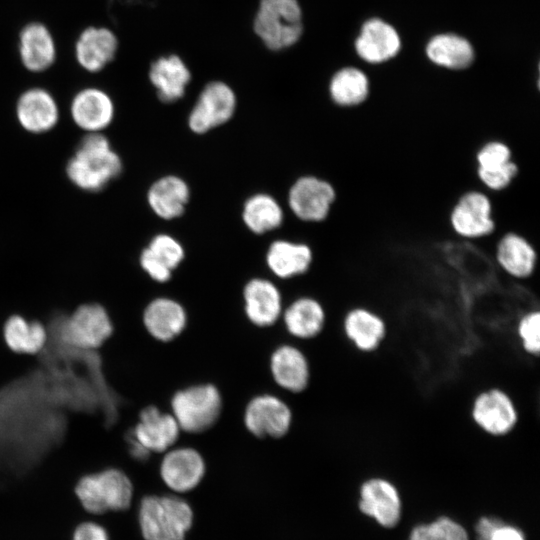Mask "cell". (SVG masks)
<instances>
[{"label":"cell","instance_id":"cell-1","mask_svg":"<svg viewBox=\"0 0 540 540\" xmlns=\"http://www.w3.org/2000/svg\"><path fill=\"white\" fill-rule=\"evenodd\" d=\"M122 159L103 133H86L68 159V180L85 192H100L121 175Z\"/></svg>","mask_w":540,"mask_h":540},{"label":"cell","instance_id":"cell-2","mask_svg":"<svg viewBox=\"0 0 540 540\" xmlns=\"http://www.w3.org/2000/svg\"><path fill=\"white\" fill-rule=\"evenodd\" d=\"M134 484L120 468L108 467L81 476L74 486L80 507L92 515L124 511L132 503Z\"/></svg>","mask_w":540,"mask_h":540},{"label":"cell","instance_id":"cell-3","mask_svg":"<svg viewBox=\"0 0 540 540\" xmlns=\"http://www.w3.org/2000/svg\"><path fill=\"white\" fill-rule=\"evenodd\" d=\"M52 324L61 340L78 349L97 350L114 327L105 307L96 302L78 305L69 315L53 311L43 322Z\"/></svg>","mask_w":540,"mask_h":540},{"label":"cell","instance_id":"cell-4","mask_svg":"<svg viewBox=\"0 0 540 540\" xmlns=\"http://www.w3.org/2000/svg\"><path fill=\"white\" fill-rule=\"evenodd\" d=\"M138 520L145 540H184L192 526L193 511L174 495H148L142 498Z\"/></svg>","mask_w":540,"mask_h":540},{"label":"cell","instance_id":"cell-5","mask_svg":"<svg viewBox=\"0 0 540 540\" xmlns=\"http://www.w3.org/2000/svg\"><path fill=\"white\" fill-rule=\"evenodd\" d=\"M170 405L181 431L200 434L218 422L223 409V398L214 384L200 383L176 391Z\"/></svg>","mask_w":540,"mask_h":540},{"label":"cell","instance_id":"cell-6","mask_svg":"<svg viewBox=\"0 0 540 540\" xmlns=\"http://www.w3.org/2000/svg\"><path fill=\"white\" fill-rule=\"evenodd\" d=\"M297 0H261L254 20L255 33L271 50L295 44L303 31Z\"/></svg>","mask_w":540,"mask_h":540},{"label":"cell","instance_id":"cell-7","mask_svg":"<svg viewBox=\"0 0 540 540\" xmlns=\"http://www.w3.org/2000/svg\"><path fill=\"white\" fill-rule=\"evenodd\" d=\"M336 200V191L326 179L317 175L299 177L288 193V205L303 222L320 224L329 216Z\"/></svg>","mask_w":540,"mask_h":540},{"label":"cell","instance_id":"cell-8","mask_svg":"<svg viewBox=\"0 0 540 540\" xmlns=\"http://www.w3.org/2000/svg\"><path fill=\"white\" fill-rule=\"evenodd\" d=\"M293 414L289 405L273 394H258L245 406L243 421L247 431L257 438L278 439L290 430Z\"/></svg>","mask_w":540,"mask_h":540},{"label":"cell","instance_id":"cell-9","mask_svg":"<svg viewBox=\"0 0 540 540\" xmlns=\"http://www.w3.org/2000/svg\"><path fill=\"white\" fill-rule=\"evenodd\" d=\"M471 417L486 434L502 437L515 428L518 411L509 394L499 388H490L480 392L473 400Z\"/></svg>","mask_w":540,"mask_h":540},{"label":"cell","instance_id":"cell-10","mask_svg":"<svg viewBox=\"0 0 540 540\" xmlns=\"http://www.w3.org/2000/svg\"><path fill=\"white\" fill-rule=\"evenodd\" d=\"M236 109V96L225 83L214 81L205 86L188 117V125L196 134L206 133L226 122Z\"/></svg>","mask_w":540,"mask_h":540},{"label":"cell","instance_id":"cell-11","mask_svg":"<svg viewBox=\"0 0 540 540\" xmlns=\"http://www.w3.org/2000/svg\"><path fill=\"white\" fill-rule=\"evenodd\" d=\"M450 224L455 234L463 239L489 236L495 229L489 195L477 190L464 193L451 210Z\"/></svg>","mask_w":540,"mask_h":540},{"label":"cell","instance_id":"cell-12","mask_svg":"<svg viewBox=\"0 0 540 540\" xmlns=\"http://www.w3.org/2000/svg\"><path fill=\"white\" fill-rule=\"evenodd\" d=\"M206 464L202 454L189 446L172 447L163 453L159 474L164 484L176 493L196 488L204 478Z\"/></svg>","mask_w":540,"mask_h":540},{"label":"cell","instance_id":"cell-13","mask_svg":"<svg viewBox=\"0 0 540 540\" xmlns=\"http://www.w3.org/2000/svg\"><path fill=\"white\" fill-rule=\"evenodd\" d=\"M132 431L137 442L151 454H163L174 447L182 432L172 413L154 404L139 410Z\"/></svg>","mask_w":540,"mask_h":540},{"label":"cell","instance_id":"cell-14","mask_svg":"<svg viewBox=\"0 0 540 540\" xmlns=\"http://www.w3.org/2000/svg\"><path fill=\"white\" fill-rule=\"evenodd\" d=\"M141 321L152 340L167 343L183 333L187 326L188 315L184 306L177 300L156 297L144 305Z\"/></svg>","mask_w":540,"mask_h":540},{"label":"cell","instance_id":"cell-15","mask_svg":"<svg viewBox=\"0 0 540 540\" xmlns=\"http://www.w3.org/2000/svg\"><path fill=\"white\" fill-rule=\"evenodd\" d=\"M70 115L74 124L86 133H102L114 119L115 106L104 90L87 87L73 96Z\"/></svg>","mask_w":540,"mask_h":540},{"label":"cell","instance_id":"cell-16","mask_svg":"<svg viewBox=\"0 0 540 540\" xmlns=\"http://www.w3.org/2000/svg\"><path fill=\"white\" fill-rule=\"evenodd\" d=\"M495 261L510 278L525 281L538 272L540 255L523 236L509 232L502 235L496 244Z\"/></svg>","mask_w":540,"mask_h":540},{"label":"cell","instance_id":"cell-17","mask_svg":"<svg viewBox=\"0 0 540 540\" xmlns=\"http://www.w3.org/2000/svg\"><path fill=\"white\" fill-rule=\"evenodd\" d=\"M15 115L25 131L43 134L57 125L60 114L54 96L44 88L33 87L18 97Z\"/></svg>","mask_w":540,"mask_h":540},{"label":"cell","instance_id":"cell-18","mask_svg":"<svg viewBox=\"0 0 540 540\" xmlns=\"http://www.w3.org/2000/svg\"><path fill=\"white\" fill-rule=\"evenodd\" d=\"M243 300L247 319L259 328L273 326L282 315L281 293L268 279L249 280L243 289Z\"/></svg>","mask_w":540,"mask_h":540},{"label":"cell","instance_id":"cell-19","mask_svg":"<svg viewBox=\"0 0 540 540\" xmlns=\"http://www.w3.org/2000/svg\"><path fill=\"white\" fill-rule=\"evenodd\" d=\"M359 508L386 528L394 527L400 519L401 501L396 487L383 478H371L360 488Z\"/></svg>","mask_w":540,"mask_h":540},{"label":"cell","instance_id":"cell-20","mask_svg":"<svg viewBox=\"0 0 540 540\" xmlns=\"http://www.w3.org/2000/svg\"><path fill=\"white\" fill-rule=\"evenodd\" d=\"M185 257L184 248L173 236L157 234L141 251V269L155 282L165 283Z\"/></svg>","mask_w":540,"mask_h":540},{"label":"cell","instance_id":"cell-21","mask_svg":"<svg viewBox=\"0 0 540 540\" xmlns=\"http://www.w3.org/2000/svg\"><path fill=\"white\" fill-rule=\"evenodd\" d=\"M269 367L274 382L283 390L300 393L309 385V361L305 354L293 345L278 346L270 356Z\"/></svg>","mask_w":540,"mask_h":540},{"label":"cell","instance_id":"cell-22","mask_svg":"<svg viewBox=\"0 0 540 540\" xmlns=\"http://www.w3.org/2000/svg\"><path fill=\"white\" fill-rule=\"evenodd\" d=\"M117 48L118 40L110 29L90 26L77 38L75 57L85 71L96 73L114 59Z\"/></svg>","mask_w":540,"mask_h":540},{"label":"cell","instance_id":"cell-23","mask_svg":"<svg viewBox=\"0 0 540 540\" xmlns=\"http://www.w3.org/2000/svg\"><path fill=\"white\" fill-rule=\"evenodd\" d=\"M343 330L347 339L361 352L375 351L386 337L384 319L365 306H355L346 312Z\"/></svg>","mask_w":540,"mask_h":540},{"label":"cell","instance_id":"cell-24","mask_svg":"<svg viewBox=\"0 0 540 540\" xmlns=\"http://www.w3.org/2000/svg\"><path fill=\"white\" fill-rule=\"evenodd\" d=\"M19 56L30 72H43L55 61L56 45L50 30L42 23L25 25L19 34Z\"/></svg>","mask_w":540,"mask_h":540},{"label":"cell","instance_id":"cell-25","mask_svg":"<svg viewBox=\"0 0 540 540\" xmlns=\"http://www.w3.org/2000/svg\"><path fill=\"white\" fill-rule=\"evenodd\" d=\"M400 49L396 30L380 19L367 21L356 40L359 56L370 63L384 62L394 57Z\"/></svg>","mask_w":540,"mask_h":540},{"label":"cell","instance_id":"cell-26","mask_svg":"<svg viewBox=\"0 0 540 540\" xmlns=\"http://www.w3.org/2000/svg\"><path fill=\"white\" fill-rule=\"evenodd\" d=\"M189 198L188 184L175 175L159 178L147 192L149 207L158 217L165 220L180 217L186 209Z\"/></svg>","mask_w":540,"mask_h":540},{"label":"cell","instance_id":"cell-27","mask_svg":"<svg viewBox=\"0 0 540 540\" xmlns=\"http://www.w3.org/2000/svg\"><path fill=\"white\" fill-rule=\"evenodd\" d=\"M314 259L312 248L306 243L276 240L268 248L266 263L270 271L281 279H289L309 271Z\"/></svg>","mask_w":540,"mask_h":540},{"label":"cell","instance_id":"cell-28","mask_svg":"<svg viewBox=\"0 0 540 540\" xmlns=\"http://www.w3.org/2000/svg\"><path fill=\"white\" fill-rule=\"evenodd\" d=\"M282 315L288 333L304 340L318 336L326 321V312L321 302L309 296L295 299L285 308Z\"/></svg>","mask_w":540,"mask_h":540},{"label":"cell","instance_id":"cell-29","mask_svg":"<svg viewBox=\"0 0 540 540\" xmlns=\"http://www.w3.org/2000/svg\"><path fill=\"white\" fill-rule=\"evenodd\" d=\"M149 78L162 102H174L185 93L191 75L184 62L176 55L161 57L155 61Z\"/></svg>","mask_w":540,"mask_h":540},{"label":"cell","instance_id":"cell-30","mask_svg":"<svg viewBox=\"0 0 540 540\" xmlns=\"http://www.w3.org/2000/svg\"><path fill=\"white\" fill-rule=\"evenodd\" d=\"M3 337L11 351L36 355L45 347L48 333L42 322L27 320L19 314H13L4 323Z\"/></svg>","mask_w":540,"mask_h":540},{"label":"cell","instance_id":"cell-31","mask_svg":"<svg viewBox=\"0 0 540 540\" xmlns=\"http://www.w3.org/2000/svg\"><path fill=\"white\" fill-rule=\"evenodd\" d=\"M370 94L368 77L359 69L347 67L339 70L329 84L332 102L342 108L364 103Z\"/></svg>","mask_w":540,"mask_h":540},{"label":"cell","instance_id":"cell-32","mask_svg":"<svg viewBox=\"0 0 540 540\" xmlns=\"http://www.w3.org/2000/svg\"><path fill=\"white\" fill-rule=\"evenodd\" d=\"M427 55L439 66L460 70L469 67L474 58L470 43L454 34L437 35L427 45Z\"/></svg>","mask_w":540,"mask_h":540},{"label":"cell","instance_id":"cell-33","mask_svg":"<svg viewBox=\"0 0 540 540\" xmlns=\"http://www.w3.org/2000/svg\"><path fill=\"white\" fill-rule=\"evenodd\" d=\"M242 219L251 232L263 234L278 228L284 214L275 198L266 193H257L244 203Z\"/></svg>","mask_w":540,"mask_h":540},{"label":"cell","instance_id":"cell-34","mask_svg":"<svg viewBox=\"0 0 540 540\" xmlns=\"http://www.w3.org/2000/svg\"><path fill=\"white\" fill-rule=\"evenodd\" d=\"M409 540H468V535L457 522L440 517L430 524L416 526Z\"/></svg>","mask_w":540,"mask_h":540},{"label":"cell","instance_id":"cell-35","mask_svg":"<svg viewBox=\"0 0 540 540\" xmlns=\"http://www.w3.org/2000/svg\"><path fill=\"white\" fill-rule=\"evenodd\" d=\"M516 329L523 350L529 355L538 356L540 352V312L531 310L523 314Z\"/></svg>","mask_w":540,"mask_h":540},{"label":"cell","instance_id":"cell-36","mask_svg":"<svg viewBox=\"0 0 540 540\" xmlns=\"http://www.w3.org/2000/svg\"><path fill=\"white\" fill-rule=\"evenodd\" d=\"M517 174L518 168L512 160L498 166L477 168L478 178L490 195L504 190Z\"/></svg>","mask_w":540,"mask_h":540},{"label":"cell","instance_id":"cell-37","mask_svg":"<svg viewBox=\"0 0 540 540\" xmlns=\"http://www.w3.org/2000/svg\"><path fill=\"white\" fill-rule=\"evenodd\" d=\"M512 160L510 148L501 141H489L476 154L477 168L498 166Z\"/></svg>","mask_w":540,"mask_h":540},{"label":"cell","instance_id":"cell-38","mask_svg":"<svg viewBox=\"0 0 540 540\" xmlns=\"http://www.w3.org/2000/svg\"><path fill=\"white\" fill-rule=\"evenodd\" d=\"M71 540H110L107 530L97 522L85 521L78 524Z\"/></svg>","mask_w":540,"mask_h":540},{"label":"cell","instance_id":"cell-39","mask_svg":"<svg viewBox=\"0 0 540 540\" xmlns=\"http://www.w3.org/2000/svg\"><path fill=\"white\" fill-rule=\"evenodd\" d=\"M502 524L497 518L482 517L477 525V540H491L494 531Z\"/></svg>","mask_w":540,"mask_h":540},{"label":"cell","instance_id":"cell-40","mask_svg":"<svg viewBox=\"0 0 540 540\" xmlns=\"http://www.w3.org/2000/svg\"><path fill=\"white\" fill-rule=\"evenodd\" d=\"M491 540H525L522 532L503 523L494 531Z\"/></svg>","mask_w":540,"mask_h":540}]
</instances>
